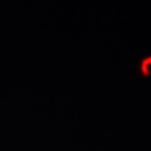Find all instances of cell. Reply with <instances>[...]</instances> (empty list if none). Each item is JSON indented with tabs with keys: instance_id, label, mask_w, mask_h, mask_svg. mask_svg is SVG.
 Segmentation results:
<instances>
[]
</instances>
